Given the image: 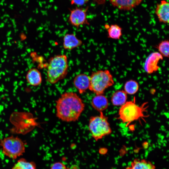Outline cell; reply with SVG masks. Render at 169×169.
<instances>
[{
	"label": "cell",
	"mask_w": 169,
	"mask_h": 169,
	"mask_svg": "<svg viewBox=\"0 0 169 169\" xmlns=\"http://www.w3.org/2000/svg\"><path fill=\"white\" fill-rule=\"evenodd\" d=\"M56 103V117L67 122L78 120L85 107L82 100L77 94L72 92L62 94Z\"/></svg>",
	"instance_id": "cell-1"
},
{
	"label": "cell",
	"mask_w": 169,
	"mask_h": 169,
	"mask_svg": "<svg viewBox=\"0 0 169 169\" xmlns=\"http://www.w3.org/2000/svg\"><path fill=\"white\" fill-rule=\"evenodd\" d=\"M68 57L65 54L55 55L50 58L47 66V81L54 84L64 79L68 73Z\"/></svg>",
	"instance_id": "cell-2"
},
{
	"label": "cell",
	"mask_w": 169,
	"mask_h": 169,
	"mask_svg": "<svg viewBox=\"0 0 169 169\" xmlns=\"http://www.w3.org/2000/svg\"><path fill=\"white\" fill-rule=\"evenodd\" d=\"M90 77L89 89L96 95H103L106 89L114 84L113 76L108 69L92 72Z\"/></svg>",
	"instance_id": "cell-3"
},
{
	"label": "cell",
	"mask_w": 169,
	"mask_h": 169,
	"mask_svg": "<svg viewBox=\"0 0 169 169\" xmlns=\"http://www.w3.org/2000/svg\"><path fill=\"white\" fill-rule=\"evenodd\" d=\"M0 146L4 155L14 160L25 153L26 143L18 137L11 136L1 139Z\"/></svg>",
	"instance_id": "cell-4"
},
{
	"label": "cell",
	"mask_w": 169,
	"mask_h": 169,
	"mask_svg": "<svg viewBox=\"0 0 169 169\" xmlns=\"http://www.w3.org/2000/svg\"><path fill=\"white\" fill-rule=\"evenodd\" d=\"M146 103L141 106H138L134 101H126L121 106L119 112V119L127 125L130 123L141 118L147 117L145 114L146 112L145 107Z\"/></svg>",
	"instance_id": "cell-5"
},
{
	"label": "cell",
	"mask_w": 169,
	"mask_h": 169,
	"mask_svg": "<svg viewBox=\"0 0 169 169\" xmlns=\"http://www.w3.org/2000/svg\"><path fill=\"white\" fill-rule=\"evenodd\" d=\"M88 127L92 137L96 141L112 132L108 118L102 112H100L99 115L90 117Z\"/></svg>",
	"instance_id": "cell-6"
},
{
	"label": "cell",
	"mask_w": 169,
	"mask_h": 169,
	"mask_svg": "<svg viewBox=\"0 0 169 169\" xmlns=\"http://www.w3.org/2000/svg\"><path fill=\"white\" fill-rule=\"evenodd\" d=\"M87 9L77 7L71 10L68 19L69 23L77 28L84 24H89L87 18Z\"/></svg>",
	"instance_id": "cell-7"
},
{
	"label": "cell",
	"mask_w": 169,
	"mask_h": 169,
	"mask_svg": "<svg viewBox=\"0 0 169 169\" xmlns=\"http://www.w3.org/2000/svg\"><path fill=\"white\" fill-rule=\"evenodd\" d=\"M163 57L158 52H155L151 53L146 59L144 69L148 74H151L158 71L160 68L158 64L162 60Z\"/></svg>",
	"instance_id": "cell-8"
},
{
	"label": "cell",
	"mask_w": 169,
	"mask_h": 169,
	"mask_svg": "<svg viewBox=\"0 0 169 169\" xmlns=\"http://www.w3.org/2000/svg\"><path fill=\"white\" fill-rule=\"evenodd\" d=\"M169 4L165 0L161 1L158 4L155 9V13L160 22L169 23Z\"/></svg>",
	"instance_id": "cell-9"
},
{
	"label": "cell",
	"mask_w": 169,
	"mask_h": 169,
	"mask_svg": "<svg viewBox=\"0 0 169 169\" xmlns=\"http://www.w3.org/2000/svg\"><path fill=\"white\" fill-rule=\"evenodd\" d=\"M73 83L79 94H83L89 89L90 84V76L85 74H79L74 78Z\"/></svg>",
	"instance_id": "cell-10"
},
{
	"label": "cell",
	"mask_w": 169,
	"mask_h": 169,
	"mask_svg": "<svg viewBox=\"0 0 169 169\" xmlns=\"http://www.w3.org/2000/svg\"><path fill=\"white\" fill-rule=\"evenodd\" d=\"M111 4L118 9L130 10L138 6L142 0H109Z\"/></svg>",
	"instance_id": "cell-11"
},
{
	"label": "cell",
	"mask_w": 169,
	"mask_h": 169,
	"mask_svg": "<svg viewBox=\"0 0 169 169\" xmlns=\"http://www.w3.org/2000/svg\"><path fill=\"white\" fill-rule=\"evenodd\" d=\"M63 40V47L66 50H72L80 46L83 43L82 41L74 33L65 34Z\"/></svg>",
	"instance_id": "cell-12"
},
{
	"label": "cell",
	"mask_w": 169,
	"mask_h": 169,
	"mask_svg": "<svg viewBox=\"0 0 169 169\" xmlns=\"http://www.w3.org/2000/svg\"><path fill=\"white\" fill-rule=\"evenodd\" d=\"M92 107L99 112L106 110L109 105L107 98L103 95H96L92 99L91 103Z\"/></svg>",
	"instance_id": "cell-13"
},
{
	"label": "cell",
	"mask_w": 169,
	"mask_h": 169,
	"mask_svg": "<svg viewBox=\"0 0 169 169\" xmlns=\"http://www.w3.org/2000/svg\"><path fill=\"white\" fill-rule=\"evenodd\" d=\"M28 83L32 86H37L42 82V77L40 72L37 69L33 68L29 69L26 75Z\"/></svg>",
	"instance_id": "cell-14"
},
{
	"label": "cell",
	"mask_w": 169,
	"mask_h": 169,
	"mask_svg": "<svg viewBox=\"0 0 169 169\" xmlns=\"http://www.w3.org/2000/svg\"><path fill=\"white\" fill-rule=\"evenodd\" d=\"M155 165L151 161L145 159H135L131 166L124 169H155Z\"/></svg>",
	"instance_id": "cell-15"
},
{
	"label": "cell",
	"mask_w": 169,
	"mask_h": 169,
	"mask_svg": "<svg viewBox=\"0 0 169 169\" xmlns=\"http://www.w3.org/2000/svg\"><path fill=\"white\" fill-rule=\"evenodd\" d=\"M127 94L124 90L115 91L111 98V102L114 106H122L126 102Z\"/></svg>",
	"instance_id": "cell-16"
},
{
	"label": "cell",
	"mask_w": 169,
	"mask_h": 169,
	"mask_svg": "<svg viewBox=\"0 0 169 169\" xmlns=\"http://www.w3.org/2000/svg\"><path fill=\"white\" fill-rule=\"evenodd\" d=\"M11 169H37V168L34 162L21 158L14 164Z\"/></svg>",
	"instance_id": "cell-17"
},
{
	"label": "cell",
	"mask_w": 169,
	"mask_h": 169,
	"mask_svg": "<svg viewBox=\"0 0 169 169\" xmlns=\"http://www.w3.org/2000/svg\"><path fill=\"white\" fill-rule=\"evenodd\" d=\"M107 30V36L109 38L119 39L122 34V28L116 24L110 25Z\"/></svg>",
	"instance_id": "cell-18"
},
{
	"label": "cell",
	"mask_w": 169,
	"mask_h": 169,
	"mask_svg": "<svg viewBox=\"0 0 169 169\" xmlns=\"http://www.w3.org/2000/svg\"><path fill=\"white\" fill-rule=\"evenodd\" d=\"M139 85L135 80L131 79L127 81L124 86V90L127 94L134 95L138 91Z\"/></svg>",
	"instance_id": "cell-19"
},
{
	"label": "cell",
	"mask_w": 169,
	"mask_h": 169,
	"mask_svg": "<svg viewBox=\"0 0 169 169\" xmlns=\"http://www.w3.org/2000/svg\"><path fill=\"white\" fill-rule=\"evenodd\" d=\"M156 48L158 52L163 57H169V41L168 40L165 39L161 41L156 46Z\"/></svg>",
	"instance_id": "cell-20"
},
{
	"label": "cell",
	"mask_w": 169,
	"mask_h": 169,
	"mask_svg": "<svg viewBox=\"0 0 169 169\" xmlns=\"http://www.w3.org/2000/svg\"><path fill=\"white\" fill-rule=\"evenodd\" d=\"M50 169H67L65 165L62 162H56L51 166Z\"/></svg>",
	"instance_id": "cell-21"
},
{
	"label": "cell",
	"mask_w": 169,
	"mask_h": 169,
	"mask_svg": "<svg viewBox=\"0 0 169 169\" xmlns=\"http://www.w3.org/2000/svg\"><path fill=\"white\" fill-rule=\"evenodd\" d=\"M89 0H71V4L79 6H82L86 4Z\"/></svg>",
	"instance_id": "cell-22"
}]
</instances>
